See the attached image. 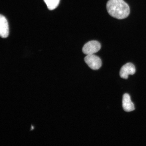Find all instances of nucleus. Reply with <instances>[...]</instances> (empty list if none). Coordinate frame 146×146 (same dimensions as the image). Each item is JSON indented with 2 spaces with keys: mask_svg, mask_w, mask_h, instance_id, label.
Masks as SVG:
<instances>
[{
  "mask_svg": "<svg viewBox=\"0 0 146 146\" xmlns=\"http://www.w3.org/2000/svg\"><path fill=\"white\" fill-rule=\"evenodd\" d=\"M106 7L110 15L119 19L127 18L130 13L129 5L123 0H109Z\"/></svg>",
  "mask_w": 146,
  "mask_h": 146,
  "instance_id": "nucleus-1",
  "label": "nucleus"
},
{
  "mask_svg": "<svg viewBox=\"0 0 146 146\" xmlns=\"http://www.w3.org/2000/svg\"><path fill=\"white\" fill-rule=\"evenodd\" d=\"M101 48V45L98 41L93 40L88 42L84 46L82 51L84 54L89 55L94 54Z\"/></svg>",
  "mask_w": 146,
  "mask_h": 146,
  "instance_id": "nucleus-2",
  "label": "nucleus"
},
{
  "mask_svg": "<svg viewBox=\"0 0 146 146\" xmlns=\"http://www.w3.org/2000/svg\"><path fill=\"white\" fill-rule=\"evenodd\" d=\"M84 61L89 67L93 70H98L102 66L101 59L98 56L94 54L87 55L84 58Z\"/></svg>",
  "mask_w": 146,
  "mask_h": 146,
  "instance_id": "nucleus-3",
  "label": "nucleus"
},
{
  "mask_svg": "<svg viewBox=\"0 0 146 146\" xmlns=\"http://www.w3.org/2000/svg\"><path fill=\"white\" fill-rule=\"evenodd\" d=\"M136 72L135 66L132 63H128L124 65L120 69V76L123 79H127L129 75H133Z\"/></svg>",
  "mask_w": 146,
  "mask_h": 146,
  "instance_id": "nucleus-4",
  "label": "nucleus"
},
{
  "mask_svg": "<svg viewBox=\"0 0 146 146\" xmlns=\"http://www.w3.org/2000/svg\"><path fill=\"white\" fill-rule=\"evenodd\" d=\"M9 27L8 21L4 16H0V35L2 38H6L9 36Z\"/></svg>",
  "mask_w": 146,
  "mask_h": 146,
  "instance_id": "nucleus-5",
  "label": "nucleus"
},
{
  "mask_svg": "<svg viewBox=\"0 0 146 146\" xmlns=\"http://www.w3.org/2000/svg\"><path fill=\"white\" fill-rule=\"evenodd\" d=\"M123 107L124 110L127 112H131L135 109L134 104L131 101L130 96L129 94H125L123 95Z\"/></svg>",
  "mask_w": 146,
  "mask_h": 146,
  "instance_id": "nucleus-6",
  "label": "nucleus"
},
{
  "mask_svg": "<svg viewBox=\"0 0 146 146\" xmlns=\"http://www.w3.org/2000/svg\"><path fill=\"white\" fill-rule=\"evenodd\" d=\"M49 10H54L59 5L60 0H44Z\"/></svg>",
  "mask_w": 146,
  "mask_h": 146,
  "instance_id": "nucleus-7",
  "label": "nucleus"
},
{
  "mask_svg": "<svg viewBox=\"0 0 146 146\" xmlns=\"http://www.w3.org/2000/svg\"><path fill=\"white\" fill-rule=\"evenodd\" d=\"M34 129V127L32 125H31V129L30 131H31L33 130V129Z\"/></svg>",
  "mask_w": 146,
  "mask_h": 146,
  "instance_id": "nucleus-8",
  "label": "nucleus"
}]
</instances>
